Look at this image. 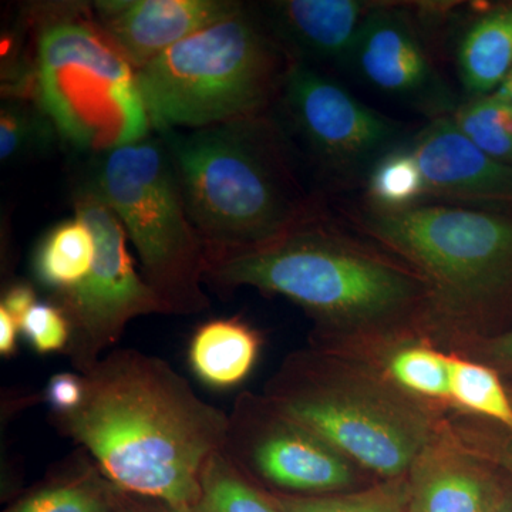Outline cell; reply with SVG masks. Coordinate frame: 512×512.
Here are the masks:
<instances>
[{
    "label": "cell",
    "mask_w": 512,
    "mask_h": 512,
    "mask_svg": "<svg viewBox=\"0 0 512 512\" xmlns=\"http://www.w3.org/2000/svg\"><path fill=\"white\" fill-rule=\"evenodd\" d=\"M434 318L433 309L402 328L384 335L390 350L372 366L400 392L423 403L450 404V355L434 349L420 335Z\"/></svg>",
    "instance_id": "cell-17"
},
{
    "label": "cell",
    "mask_w": 512,
    "mask_h": 512,
    "mask_svg": "<svg viewBox=\"0 0 512 512\" xmlns=\"http://www.w3.org/2000/svg\"><path fill=\"white\" fill-rule=\"evenodd\" d=\"M450 404L512 434V400L493 367L450 355Z\"/></svg>",
    "instance_id": "cell-22"
},
{
    "label": "cell",
    "mask_w": 512,
    "mask_h": 512,
    "mask_svg": "<svg viewBox=\"0 0 512 512\" xmlns=\"http://www.w3.org/2000/svg\"><path fill=\"white\" fill-rule=\"evenodd\" d=\"M39 106L60 137L96 154L151 133L137 72L93 19L57 15L37 39Z\"/></svg>",
    "instance_id": "cell-8"
},
{
    "label": "cell",
    "mask_w": 512,
    "mask_h": 512,
    "mask_svg": "<svg viewBox=\"0 0 512 512\" xmlns=\"http://www.w3.org/2000/svg\"><path fill=\"white\" fill-rule=\"evenodd\" d=\"M417 9L414 13L397 3L377 2L348 66L377 92L402 101L430 120L451 116L460 103L434 62Z\"/></svg>",
    "instance_id": "cell-12"
},
{
    "label": "cell",
    "mask_w": 512,
    "mask_h": 512,
    "mask_svg": "<svg viewBox=\"0 0 512 512\" xmlns=\"http://www.w3.org/2000/svg\"><path fill=\"white\" fill-rule=\"evenodd\" d=\"M120 491L94 464L33 491L5 512H119Z\"/></svg>",
    "instance_id": "cell-21"
},
{
    "label": "cell",
    "mask_w": 512,
    "mask_h": 512,
    "mask_svg": "<svg viewBox=\"0 0 512 512\" xmlns=\"http://www.w3.org/2000/svg\"><path fill=\"white\" fill-rule=\"evenodd\" d=\"M363 183L365 205L376 210L400 211L426 202L423 175L407 141L380 157Z\"/></svg>",
    "instance_id": "cell-24"
},
{
    "label": "cell",
    "mask_w": 512,
    "mask_h": 512,
    "mask_svg": "<svg viewBox=\"0 0 512 512\" xmlns=\"http://www.w3.org/2000/svg\"><path fill=\"white\" fill-rule=\"evenodd\" d=\"M241 5L234 0H99L92 19L138 72Z\"/></svg>",
    "instance_id": "cell-14"
},
{
    "label": "cell",
    "mask_w": 512,
    "mask_h": 512,
    "mask_svg": "<svg viewBox=\"0 0 512 512\" xmlns=\"http://www.w3.org/2000/svg\"><path fill=\"white\" fill-rule=\"evenodd\" d=\"M458 79L468 99L490 96L512 73V0L485 6L457 43Z\"/></svg>",
    "instance_id": "cell-18"
},
{
    "label": "cell",
    "mask_w": 512,
    "mask_h": 512,
    "mask_svg": "<svg viewBox=\"0 0 512 512\" xmlns=\"http://www.w3.org/2000/svg\"><path fill=\"white\" fill-rule=\"evenodd\" d=\"M20 332L19 320L0 306V353L3 357L12 356L16 352Z\"/></svg>",
    "instance_id": "cell-31"
},
{
    "label": "cell",
    "mask_w": 512,
    "mask_h": 512,
    "mask_svg": "<svg viewBox=\"0 0 512 512\" xmlns=\"http://www.w3.org/2000/svg\"><path fill=\"white\" fill-rule=\"evenodd\" d=\"M264 396L278 412L311 431L382 480L407 476L444 429L427 403L407 396L369 365H349L329 350L295 353Z\"/></svg>",
    "instance_id": "cell-4"
},
{
    "label": "cell",
    "mask_w": 512,
    "mask_h": 512,
    "mask_svg": "<svg viewBox=\"0 0 512 512\" xmlns=\"http://www.w3.org/2000/svg\"><path fill=\"white\" fill-rule=\"evenodd\" d=\"M59 131L46 111L37 104L8 100L0 111V158L2 163L45 154Z\"/></svg>",
    "instance_id": "cell-27"
},
{
    "label": "cell",
    "mask_w": 512,
    "mask_h": 512,
    "mask_svg": "<svg viewBox=\"0 0 512 512\" xmlns=\"http://www.w3.org/2000/svg\"><path fill=\"white\" fill-rule=\"evenodd\" d=\"M96 242L79 217L56 225L43 238L35 255L37 279L55 293L69 291L92 269Z\"/></svg>",
    "instance_id": "cell-20"
},
{
    "label": "cell",
    "mask_w": 512,
    "mask_h": 512,
    "mask_svg": "<svg viewBox=\"0 0 512 512\" xmlns=\"http://www.w3.org/2000/svg\"><path fill=\"white\" fill-rule=\"evenodd\" d=\"M119 217L140 258L141 275L167 315L210 308L207 252L185 207L170 148L151 131L140 140L97 154L86 181Z\"/></svg>",
    "instance_id": "cell-7"
},
{
    "label": "cell",
    "mask_w": 512,
    "mask_h": 512,
    "mask_svg": "<svg viewBox=\"0 0 512 512\" xmlns=\"http://www.w3.org/2000/svg\"><path fill=\"white\" fill-rule=\"evenodd\" d=\"M119 512H180L160 501L133 497L120 491Z\"/></svg>",
    "instance_id": "cell-33"
},
{
    "label": "cell",
    "mask_w": 512,
    "mask_h": 512,
    "mask_svg": "<svg viewBox=\"0 0 512 512\" xmlns=\"http://www.w3.org/2000/svg\"><path fill=\"white\" fill-rule=\"evenodd\" d=\"M491 451H493V453L490 454H493V456L497 458L498 463H500L501 466L507 467L512 473V441L504 443L501 447H493Z\"/></svg>",
    "instance_id": "cell-34"
},
{
    "label": "cell",
    "mask_w": 512,
    "mask_h": 512,
    "mask_svg": "<svg viewBox=\"0 0 512 512\" xmlns=\"http://www.w3.org/2000/svg\"><path fill=\"white\" fill-rule=\"evenodd\" d=\"M46 397L56 414L73 412L83 402V377L70 373L53 376L47 384Z\"/></svg>",
    "instance_id": "cell-29"
},
{
    "label": "cell",
    "mask_w": 512,
    "mask_h": 512,
    "mask_svg": "<svg viewBox=\"0 0 512 512\" xmlns=\"http://www.w3.org/2000/svg\"><path fill=\"white\" fill-rule=\"evenodd\" d=\"M160 134L207 258L281 237L316 210L293 173L291 143L269 114Z\"/></svg>",
    "instance_id": "cell-3"
},
{
    "label": "cell",
    "mask_w": 512,
    "mask_h": 512,
    "mask_svg": "<svg viewBox=\"0 0 512 512\" xmlns=\"http://www.w3.org/2000/svg\"><path fill=\"white\" fill-rule=\"evenodd\" d=\"M82 377L83 402L56 414L57 426L121 493L192 512L202 471L224 450L229 414L140 350H111Z\"/></svg>",
    "instance_id": "cell-1"
},
{
    "label": "cell",
    "mask_w": 512,
    "mask_h": 512,
    "mask_svg": "<svg viewBox=\"0 0 512 512\" xmlns=\"http://www.w3.org/2000/svg\"><path fill=\"white\" fill-rule=\"evenodd\" d=\"M483 348L485 353L495 362L512 366V329L495 336L493 339L487 340Z\"/></svg>",
    "instance_id": "cell-32"
},
{
    "label": "cell",
    "mask_w": 512,
    "mask_h": 512,
    "mask_svg": "<svg viewBox=\"0 0 512 512\" xmlns=\"http://www.w3.org/2000/svg\"><path fill=\"white\" fill-rule=\"evenodd\" d=\"M36 303V293L33 291L32 286L16 284L6 291L5 298L2 299L0 306L5 308L10 315L15 316L20 323L23 316H25Z\"/></svg>",
    "instance_id": "cell-30"
},
{
    "label": "cell",
    "mask_w": 512,
    "mask_h": 512,
    "mask_svg": "<svg viewBox=\"0 0 512 512\" xmlns=\"http://www.w3.org/2000/svg\"><path fill=\"white\" fill-rule=\"evenodd\" d=\"M274 107L281 130L320 173L339 183L365 181L384 154L406 143V127L353 96L318 67L291 62Z\"/></svg>",
    "instance_id": "cell-9"
},
{
    "label": "cell",
    "mask_w": 512,
    "mask_h": 512,
    "mask_svg": "<svg viewBox=\"0 0 512 512\" xmlns=\"http://www.w3.org/2000/svg\"><path fill=\"white\" fill-rule=\"evenodd\" d=\"M222 451L252 480L286 495L348 493L356 483V464L278 412L264 394L235 400Z\"/></svg>",
    "instance_id": "cell-11"
},
{
    "label": "cell",
    "mask_w": 512,
    "mask_h": 512,
    "mask_svg": "<svg viewBox=\"0 0 512 512\" xmlns=\"http://www.w3.org/2000/svg\"><path fill=\"white\" fill-rule=\"evenodd\" d=\"M510 396H511V400H512V393H510Z\"/></svg>",
    "instance_id": "cell-37"
},
{
    "label": "cell",
    "mask_w": 512,
    "mask_h": 512,
    "mask_svg": "<svg viewBox=\"0 0 512 512\" xmlns=\"http://www.w3.org/2000/svg\"><path fill=\"white\" fill-rule=\"evenodd\" d=\"M284 512H407V476L365 490L326 495H275Z\"/></svg>",
    "instance_id": "cell-25"
},
{
    "label": "cell",
    "mask_w": 512,
    "mask_h": 512,
    "mask_svg": "<svg viewBox=\"0 0 512 512\" xmlns=\"http://www.w3.org/2000/svg\"><path fill=\"white\" fill-rule=\"evenodd\" d=\"M289 63L254 6L242 3L138 70L151 130H195L264 116L278 99Z\"/></svg>",
    "instance_id": "cell-5"
},
{
    "label": "cell",
    "mask_w": 512,
    "mask_h": 512,
    "mask_svg": "<svg viewBox=\"0 0 512 512\" xmlns=\"http://www.w3.org/2000/svg\"><path fill=\"white\" fill-rule=\"evenodd\" d=\"M205 284L284 296L315 322L319 349L375 338L431 308L419 272L375 242L346 234L319 208L261 247L210 256Z\"/></svg>",
    "instance_id": "cell-2"
},
{
    "label": "cell",
    "mask_w": 512,
    "mask_h": 512,
    "mask_svg": "<svg viewBox=\"0 0 512 512\" xmlns=\"http://www.w3.org/2000/svg\"><path fill=\"white\" fill-rule=\"evenodd\" d=\"M20 330L36 352H66L70 342V325L55 303L37 302L20 320Z\"/></svg>",
    "instance_id": "cell-28"
},
{
    "label": "cell",
    "mask_w": 512,
    "mask_h": 512,
    "mask_svg": "<svg viewBox=\"0 0 512 512\" xmlns=\"http://www.w3.org/2000/svg\"><path fill=\"white\" fill-rule=\"evenodd\" d=\"M353 224L429 285L431 308L463 332L512 303V214L458 205L360 208Z\"/></svg>",
    "instance_id": "cell-6"
},
{
    "label": "cell",
    "mask_w": 512,
    "mask_h": 512,
    "mask_svg": "<svg viewBox=\"0 0 512 512\" xmlns=\"http://www.w3.org/2000/svg\"><path fill=\"white\" fill-rule=\"evenodd\" d=\"M261 345L259 333L244 320L212 319L192 336L188 360L201 382L229 389L247 379L258 362Z\"/></svg>",
    "instance_id": "cell-19"
},
{
    "label": "cell",
    "mask_w": 512,
    "mask_h": 512,
    "mask_svg": "<svg viewBox=\"0 0 512 512\" xmlns=\"http://www.w3.org/2000/svg\"><path fill=\"white\" fill-rule=\"evenodd\" d=\"M427 198L440 204L512 214V167L480 150L450 116L437 117L407 140Z\"/></svg>",
    "instance_id": "cell-13"
},
{
    "label": "cell",
    "mask_w": 512,
    "mask_h": 512,
    "mask_svg": "<svg viewBox=\"0 0 512 512\" xmlns=\"http://www.w3.org/2000/svg\"><path fill=\"white\" fill-rule=\"evenodd\" d=\"M494 96L512 104V73L508 76V79L505 80L503 86L494 93Z\"/></svg>",
    "instance_id": "cell-35"
},
{
    "label": "cell",
    "mask_w": 512,
    "mask_h": 512,
    "mask_svg": "<svg viewBox=\"0 0 512 512\" xmlns=\"http://www.w3.org/2000/svg\"><path fill=\"white\" fill-rule=\"evenodd\" d=\"M377 2L275 0L254 8L289 62L348 67L367 16Z\"/></svg>",
    "instance_id": "cell-15"
},
{
    "label": "cell",
    "mask_w": 512,
    "mask_h": 512,
    "mask_svg": "<svg viewBox=\"0 0 512 512\" xmlns=\"http://www.w3.org/2000/svg\"><path fill=\"white\" fill-rule=\"evenodd\" d=\"M407 512H493L503 498L483 457L444 429L407 473Z\"/></svg>",
    "instance_id": "cell-16"
},
{
    "label": "cell",
    "mask_w": 512,
    "mask_h": 512,
    "mask_svg": "<svg viewBox=\"0 0 512 512\" xmlns=\"http://www.w3.org/2000/svg\"><path fill=\"white\" fill-rule=\"evenodd\" d=\"M74 211L92 231L96 255L86 278L69 291L56 293L55 305L70 325L64 353L83 376L119 342L131 320L153 313L167 315V311L137 271L119 217L89 184L74 194Z\"/></svg>",
    "instance_id": "cell-10"
},
{
    "label": "cell",
    "mask_w": 512,
    "mask_h": 512,
    "mask_svg": "<svg viewBox=\"0 0 512 512\" xmlns=\"http://www.w3.org/2000/svg\"><path fill=\"white\" fill-rule=\"evenodd\" d=\"M451 120L487 156L512 167V104L494 94L458 104Z\"/></svg>",
    "instance_id": "cell-26"
},
{
    "label": "cell",
    "mask_w": 512,
    "mask_h": 512,
    "mask_svg": "<svg viewBox=\"0 0 512 512\" xmlns=\"http://www.w3.org/2000/svg\"><path fill=\"white\" fill-rule=\"evenodd\" d=\"M192 512H284L269 495L239 470L224 451L214 454L202 471L201 493Z\"/></svg>",
    "instance_id": "cell-23"
},
{
    "label": "cell",
    "mask_w": 512,
    "mask_h": 512,
    "mask_svg": "<svg viewBox=\"0 0 512 512\" xmlns=\"http://www.w3.org/2000/svg\"><path fill=\"white\" fill-rule=\"evenodd\" d=\"M493 512H512V495L504 494Z\"/></svg>",
    "instance_id": "cell-36"
}]
</instances>
